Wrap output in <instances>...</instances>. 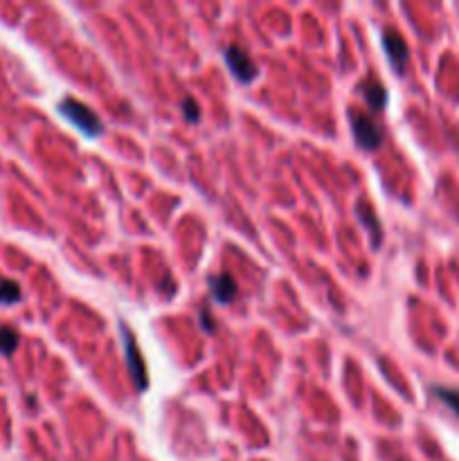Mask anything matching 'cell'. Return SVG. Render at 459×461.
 I'll use <instances>...</instances> for the list:
<instances>
[{
  "mask_svg": "<svg viewBox=\"0 0 459 461\" xmlns=\"http://www.w3.org/2000/svg\"><path fill=\"white\" fill-rule=\"evenodd\" d=\"M16 347H18V333L14 328H9V326L0 328V353L11 355L16 351Z\"/></svg>",
  "mask_w": 459,
  "mask_h": 461,
  "instance_id": "cell-10",
  "label": "cell"
},
{
  "mask_svg": "<svg viewBox=\"0 0 459 461\" xmlns=\"http://www.w3.org/2000/svg\"><path fill=\"white\" fill-rule=\"evenodd\" d=\"M201 324H203L205 331H214V320L207 318V311H201Z\"/></svg>",
  "mask_w": 459,
  "mask_h": 461,
  "instance_id": "cell-13",
  "label": "cell"
},
{
  "mask_svg": "<svg viewBox=\"0 0 459 461\" xmlns=\"http://www.w3.org/2000/svg\"><path fill=\"white\" fill-rule=\"evenodd\" d=\"M432 391H435V396H437L443 405H448L450 410L459 416V389L437 385V387H432Z\"/></svg>",
  "mask_w": 459,
  "mask_h": 461,
  "instance_id": "cell-9",
  "label": "cell"
},
{
  "mask_svg": "<svg viewBox=\"0 0 459 461\" xmlns=\"http://www.w3.org/2000/svg\"><path fill=\"white\" fill-rule=\"evenodd\" d=\"M120 333L124 338V355H126L128 374H131V378H133L136 389L144 391L149 387V374H147V362H144V355H142V351L138 347L133 331H131L126 322L120 324Z\"/></svg>",
  "mask_w": 459,
  "mask_h": 461,
  "instance_id": "cell-2",
  "label": "cell"
},
{
  "mask_svg": "<svg viewBox=\"0 0 459 461\" xmlns=\"http://www.w3.org/2000/svg\"><path fill=\"white\" fill-rule=\"evenodd\" d=\"M356 214H358V218L363 221V226L370 230L372 241H374V245L378 248L380 241H383V228H380V223H378V218H376V214H374V209L370 207V203L360 201V203L356 205Z\"/></svg>",
  "mask_w": 459,
  "mask_h": 461,
  "instance_id": "cell-7",
  "label": "cell"
},
{
  "mask_svg": "<svg viewBox=\"0 0 459 461\" xmlns=\"http://www.w3.org/2000/svg\"><path fill=\"white\" fill-rule=\"evenodd\" d=\"M21 299V286L11 279L0 282V304H14Z\"/></svg>",
  "mask_w": 459,
  "mask_h": 461,
  "instance_id": "cell-11",
  "label": "cell"
},
{
  "mask_svg": "<svg viewBox=\"0 0 459 461\" xmlns=\"http://www.w3.org/2000/svg\"><path fill=\"white\" fill-rule=\"evenodd\" d=\"M349 120H351V130H353V138L360 144L363 149L367 151H374L380 147L383 142V133H380L378 124L372 120L370 115H365L360 111H349Z\"/></svg>",
  "mask_w": 459,
  "mask_h": 461,
  "instance_id": "cell-3",
  "label": "cell"
},
{
  "mask_svg": "<svg viewBox=\"0 0 459 461\" xmlns=\"http://www.w3.org/2000/svg\"><path fill=\"white\" fill-rule=\"evenodd\" d=\"M209 288H212V295L214 299L219 301V304H230V301H234V297H237L239 293V286L237 282H234V277L232 274H216L209 279Z\"/></svg>",
  "mask_w": 459,
  "mask_h": 461,
  "instance_id": "cell-6",
  "label": "cell"
},
{
  "mask_svg": "<svg viewBox=\"0 0 459 461\" xmlns=\"http://www.w3.org/2000/svg\"><path fill=\"white\" fill-rule=\"evenodd\" d=\"M182 113H185V117L189 122H199L201 120V109H199V104H196L194 97H187L185 101H182Z\"/></svg>",
  "mask_w": 459,
  "mask_h": 461,
  "instance_id": "cell-12",
  "label": "cell"
},
{
  "mask_svg": "<svg viewBox=\"0 0 459 461\" xmlns=\"http://www.w3.org/2000/svg\"><path fill=\"white\" fill-rule=\"evenodd\" d=\"M226 63H228V68L230 72L239 79L241 84H250L257 79L259 74V68H257V63L250 59V55H248L245 50H241L239 45H230L226 48Z\"/></svg>",
  "mask_w": 459,
  "mask_h": 461,
  "instance_id": "cell-4",
  "label": "cell"
},
{
  "mask_svg": "<svg viewBox=\"0 0 459 461\" xmlns=\"http://www.w3.org/2000/svg\"><path fill=\"white\" fill-rule=\"evenodd\" d=\"M59 113L72 126L79 128L84 135H88V138H99L104 133V124H101V120L97 117V113H93V111L86 106V104L77 101L72 97H65L59 104Z\"/></svg>",
  "mask_w": 459,
  "mask_h": 461,
  "instance_id": "cell-1",
  "label": "cell"
},
{
  "mask_svg": "<svg viewBox=\"0 0 459 461\" xmlns=\"http://www.w3.org/2000/svg\"><path fill=\"white\" fill-rule=\"evenodd\" d=\"M363 88V97L370 104V109L374 111H383L387 104V90L385 86L378 82V79H367V82L360 86Z\"/></svg>",
  "mask_w": 459,
  "mask_h": 461,
  "instance_id": "cell-8",
  "label": "cell"
},
{
  "mask_svg": "<svg viewBox=\"0 0 459 461\" xmlns=\"http://www.w3.org/2000/svg\"><path fill=\"white\" fill-rule=\"evenodd\" d=\"M383 48H385V55L392 63V68H394V72L403 74L405 65H408V59H410L408 43H405L397 32L385 30L383 32Z\"/></svg>",
  "mask_w": 459,
  "mask_h": 461,
  "instance_id": "cell-5",
  "label": "cell"
}]
</instances>
